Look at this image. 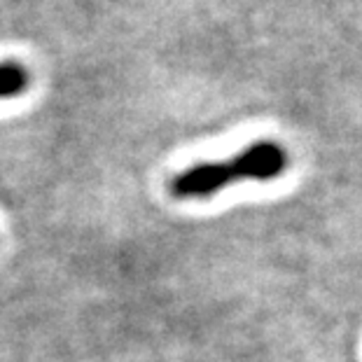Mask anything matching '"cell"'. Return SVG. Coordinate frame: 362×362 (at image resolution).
Wrapping results in <instances>:
<instances>
[{
	"instance_id": "obj_2",
	"label": "cell",
	"mask_w": 362,
	"mask_h": 362,
	"mask_svg": "<svg viewBox=\"0 0 362 362\" xmlns=\"http://www.w3.org/2000/svg\"><path fill=\"white\" fill-rule=\"evenodd\" d=\"M30 73L19 61H0V98H12L28 89Z\"/></svg>"
},
{
	"instance_id": "obj_1",
	"label": "cell",
	"mask_w": 362,
	"mask_h": 362,
	"mask_svg": "<svg viewBox=\"0 0 362 362\" xmlns=\"http://www.w3.org/2000/svg\"><path fill=\"white\" fill-rule=\"evenodd\" d=\"M290 155L281 143L262 138L225 161H202L171 180L175 199H208L241 180L269 182L288 171Z\"/></svg>"
}]
</instances>
